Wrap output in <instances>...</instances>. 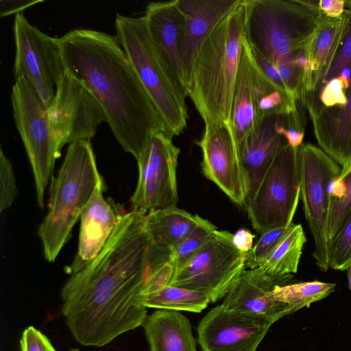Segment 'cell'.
<instances>
[{
	"label": "cell",
	"mask_w": 351,
	"mask_h": 351,
	"mask_svg": "<svg viewBox=\"0 0 351 351\" xmlns=\"http://www.w3.org/2000/svg\"><path fill=\"white\" fill-rule=\"evenodd\" d=\"M171 254L155 242L145 213L132 208L121 215L99 254L62 288V314L75 340L102 347L143 326L144 293Z\"/></svg>",
	"instance_id": "1"
},
{
	"label": "cell",
	"mask_w": 351,
	"mask_h": 351,
	"mask_svg": "<svg viewBox=\"0 0 351 351\" xmlns=\"http://www.w3.org/2000/svg\"><path fill=\"white\" fill-rule=\"evenodd\" d=\"M58 40L66 70L98 100L125 152L137 160L155 134L171 136L116 36L75 29Z\"/></svg>",
	"instance_id": "2"
},
{
	"label": "cell",
	"mask_w": 351,
	"mask_h": 351,
	"mask_svg": "<svg viewBox=\"0 0 351 351\" xmlns=\"http://www.w3.org/2000/svg\"><path fill=\"white\" fill-rule=\"evenodd\" d=\"M243 0L213 30L201 47L189 77L187 96L205 127L229 125L244 36Z\"/></svg>",
	"instance_id": "3"
},
{
	"label": "cell",
	"mask_w": 351,
	"mask_h": 351,
	"mask_svg": "<svg viewBox=\"0 0 351 351\" xmlns=\"http://www.w3.org/2000/svg\"><path fill=\"white\" fill-rule=\"evenodd\" d=\"M103 182L90 141L69 144L50 186V204L38 230L46 260L53 263L97 186Z\"/></svg>",
	"instance_id": "4"
},
{
	"label": "cell",
	"mask_w": 351,
	"mask_h": 351,
	"mask_svg": "<svg viewBox=\"0 0 351 351\" xmlns=\"http://www.w3.org/2000/svg\"><path fill=\"white\" fill-rule=\"evenodd\" d=\"M318 1L243 0L244 36L276 64L305 48L326 17Z\"/></svg>",
	"instance_id": "5"
},
{
	"label": "cell",
	"mask_w": 351,
	"mask_h": 351,
	"mask_svg": "<svg viewBox=\"0 0 351 351\" xmlns=\"http://www.w3.org/2000/svg\"><path fill=\"white\" fill-rule=\"evenodd\" d=\"M115 30L116 37L162 114L170 135L180 134L189 119L186 95L154 45L145 16L117 14Z\"/></svg>",
	"instance_id": "6"
},
{
	"label": "cell",
	"mask_w": 351,
	"mask_h": 351,
	"mask_svg": "<svg viewBox=\"0 0 351 351\" xmlns=\"http://www.w3.org/2000/svg\"><path fill=\"white\" fill-rule=\"evenodd\" d=\"M11 99L14 121L34 174L38 205L43 208L45 191L61 151L51 130L47 107L25 77L16 79Z\"/></svg>",
	"instance_id": "7"
},
{
	"label": "cell",
	"mask_w": 351,
	"mask_h": 351,
	"mask_svg": "<svg viewBox=\"0 0 351 351\" xmlns=\"http://www.w3.org/2000/svg\"><path fill=\"white\" fill-rule=\"evenodd\" d=\"M300 199L298 148L287 143L280 149L245 206L250 223L259 234L293 223Z\"/></svg>",
	"instance_id": "8"
},
{
	"label": "cell",
	"mask_w": 351,
	"mask_h": 351,
	"mask_svg": "<svg viewBox=\"0 0 351 351\" xmlns=\"http://www.w3.org/2000/svg\"><path fill=\"white\" fill-rule=\"evenodd\" d=\"M298 162L300 199L315 245L313 256L319 269L327 271L330 208L328 184L340 175L341 168L320 147L311 143L298 147Z\"/></svg>",
	"instance_id": "9"
},
{
	"label": "cell",
	"mask_w": 351,
	"mask_h": 351,
	"mask_svg": "<svg viewBox=\"0 0 351 351\" xmlns=\"http://www.w3.org/2000/svg\"><path fill=\"white\" fill-rule=\"evenodd\" d=\"M247 253L233 243V234L217 230L213 237L184 266L176 270L169 285L198 291L211 302L225 297L246 269Z\"/></svg>",
	"instance_id": "10"
},
{
	"label": "cell",
	"mask_w": 351,
	"mask_h": 351,
	"mask_svg": "<svg viewBox=\"0 0 351 351\" xmlns=\"http://www.w3.org/2000/svg\"><path fill=\"white\" fill-rule=\"evenodd\" d=\"M16 79L25 77L48 108L66 71L58 38L32 25L23 13L14 17Z\"/></svg>",
	"instance_id": "11"
},
{
	"label": "cell",
	"mask_w": 351,
	"mask_h": 351,
	"mask_svg": "<svg viewBox=\"0 0 351 351\" xmlns=\"http://www.w3.org/2000/svg\"><path fill=\"white\" fill-rule=\"evenodd\" d=\"M47 114L60 151L66 144L90 141L107 122L105 112L90 90L66 70Z\"/></svg>",
	"instance_id": "12"
},
{
	"label": "cell",
	"mask_w": 351,
	"mask_h": 351,
	"mask_svg": "<svg viewBox=\"0 0 351 351\" xmlns=\"http://www.w3.org/2000/svg\"><path fill=\"white\" fill-rule=\"evenodd\" d=\"M172 138L165 133L155 134L136 160L138 179L130 199L132 208L146 213L177 206L176 169L180 150Z\"/></svg>",
	"instance_id": "13"
},
{
	"label": "cell",
	"mask_w": 351,
	"mask_h": 351,
	"mask_svg": "<svg viewBox=\"0 0 351 351\" xmlns=\"http://www.w3.org/2000/svg\"><path fill=\"white\" fill-rule=\"evenodd\" d=\"M274 323L223 304L212 308L197 327L202 351H256Z\"/></svg>",
	"instance_id": "14"
},
{
	"label": "cell",
	"mask_w": 351,
	"mask_h": 351,
	"mask_svg": "<svg viewBox=\"0 0 351 351\" xmlns=\"http://www.w3.org/2000/svg\"><path fill=\"white\" fill-rule=\"evenodd\" d=\"M196 143L202 149V171L231 201L245 208L246 188L239 150L229 125L206 126Z\"/></svg>",
	"instance_id": "15"
},
{
	"label": "cell",
	"mask_w": 351,
	"mask_h": 351,
	"mask_svg": "<svg viewBox=\"0 0 351 351\" xmlns=\"http://www.w3.org/2000/svg\"><path fill=\"white\" fill-rule=\"evenodd\" d=\"M144 16L154 45L175 81L187 96L189 77L180 51L184 18L178 0L151 2L146 7Z\"/></svg>",
	"instance_id": "16"
},
{
	"label": "cell",
	"mask_w": 351,
	"mask_h": 351,
	"mask_svg": "<svg viewBox=\"0 0 351 351\" xmlns=\"http://www.w3.org/2000/svg\"><path fill=\"white\" fill-rule=\"evenodd\" d=\"M293 278V274L271 277L256 268L245 269L226 293L222 304L237 311L263 316L274 323L289 315V306L274 300L271 292L276 286L287 285Z\"/></svg>",
	"instance_id": "17"
},
{
	"label": "cell",
	"mask_w": 351,
	"mask_h": 351,
	"mask_svg": "<svg viewBox=\"0 0 351 351\" xmlns=\"http://www.w3.org/2000/svg\"><path fill=\"white\" fill-rule=\"evenodd\" d=\"M343 106L324 107L317 97L306 95L303 106L312 121L320 148L341 168L342 174L351 167V87Z\"/></svg>",
	"instance_id": "18"
},
{
	"label": "cell",
	"mask_w": 351,
	"mask_h": 351,
	"mask_svg": "<svg viewBox=\"0 0 351 351\" xmlns=\"http://www.w3.org/2000/svg\"><path fill=\"white\" fill-rule=\"evenodd\" d=\"M103 182L95 189L80 216L77 253L69 273L74 274L90 263L101 251L121 215L110 199L103 196Z\"/></svg>",
	"instance_id": "19"
},
{
	"label": "cell",
	"mask_w": 351,
	"mask_h": 351,
	"mask_svg": "<svg viewBox=\"0 0 351 351\" xmlns=\"http://www.w3.org/2000/svg\"><path fill=\"white\" fill-rule=\"evenodd\" d=\"M281 116L270 114L259 119L239 150L245 182V206L254 197L277 154L287 143L276 131Z\"/></svg>",
	"instance_id": "20"
},
{
	"label": "cell",
	"mask_w": 351,
	"mask_h": 351,
	"mask_svg": "<svg viewBox=\"0 0 351 351\" xmlns=\"http://www.w3.org/2000/svg\"><path fill=\"white\" fill-rule=\"evenodd\" d=\"M241 0H178L184 18L181 56L189 77L203 44L219 23Z\"/></svg>",
	"instance_id": "21"
},
{
	"label": "cell",
	"mask_w": 351,
	"mask_h": 351,
	"mask_svg": "<svg viewBox=\"0 0 351 351\" xmlns=\"http://www.w3.org/2000/svg\"><path fill=\"white\" fill-rule=\"evenodd\" d=\"M258 123L252 60L243 36L232 101L229 127L238 150Z\"/></svg>",
	"instance_id": "22"
},
{
	"label": "cell",
	"mask_w": 351,
	"mask_h": 351,
	"mask_svg": "<svg viewBox=\"0 0 351 351\" xmlns=\"http://www.w3.org/2000/svg\"><path fill=\"white\" fill-rule=\"evenodd\" d=\"M143 326L149 351H197L190 321L177 311L157 310Z\"/></svg>",
	"instance_id": "23"
},
{
	"label": "cell",
	"mask_w": 351,
	"mask_h": 351,
	"mask_svg": "<svg viewBox=\"0 0 351 351\" xmlns=\"http://www.w3.org/2000/svg\"><path fill=\"white\" fill-rule=\"evenodd\" d=\"M347 27L345 12L338 18L326 17L304 48L313 68V93L321 86L339 48Z\"/></svg>",
	"instance_id": "24"
},
{
	"label": "cell",
	"mask_w": 351,
	"mask_h": 351,
	"mask_svg": "<svg viewBox=\"0 0 351 351\" xmlns=\"http://www.w3.org/2000/svg\"><path fill=\"white\" fill-rule=\"evenodd\" d=\"M203 220L177 206L151 210L147 215L148 228L155 242L172 252Z\"/></svg>",
	"instance_id": "25"
},
{
	"label": "cell",
	"mask_w": 351,
	"mask_h": 351,
	"mask_svg": "<svg viewBox=\"0 0 351 351\" xmlns=\"http://www.w3.org/2000/svg\"><path fill=\"white\" fill-rule=\"evenodd\" d=\"M306 241L302 226L292 223L276 247L256 269L271 277L297 273Z\"/></svg>",
	"instance_id": "26"
},
{
	"label": "cell",
	"mask_w": 351,
	"mask_h": 351,
	"mask_svg": "<svg viewBox=\"0 0 351 351\" xmlns=\"http://www.w3.org/2000/svg\"><path fill=\"white\" fill-rule=\"evenodd\" d=\"M251 60L258 121L270 114L287 115L299 112L298 104L263 74L252 57Z\"/></svg>",
	"instance_id": "27"
},
{
	"label": "cell",
	"mask_w": 351,
	"mask_h": 351,
	"mask_svg": "<svg viewBox=\"0 0 351 351\" xmlns=\"http://www.w3.org/2000/svg\"><path fill=\"white\" fill-rule=\"evenodd\" d=\"M210 302L204 293L172 285H167L143 300L146 308L193 313H200Z\"/></svg>",
	"instance_id": "28"
},
{
	"label": "cell",
	"mask_w": 351,
	"mask_h": 351,
	"mask_svg": "<svg viewBox=\"0 0 351 351\" xmlns=\"http://www.w3.org/2000/svg\"><path fill=\"white\" fill-rule=\"evenodd\" d=\"M336 285L318 280L276 286L271 292L273 298L289 306V314L308 307L335 290Z\"/></svg>",
	"instance_id": "29"
},
{
	"label": "cell",
	"mask_w": 351,
	"mask_h": 351,
	"mask_svg": "<svg viewBox=\"0 0 351 351\" xmlns=\"http://www.w3.org/2000/svg\"><path fill=\"white\" fill-rule=\"evenodd\" d=\"M217 230L215 226L204 219L202 223L172 252L171 261L176 271L189 262L213 237Z\"/></svg>",
	"instance_id": "30"
},
{
	"label": "cell",
	"mask_w": 351,
	"mask_h": 351,
	"mask_svg": "<svg viewBox=\"0 0 351 351\" xmlns=\"http://www.w3.org/2000/svg\"><path fill=\"white\" fill-rule=\"evenodd\" d=\"M329 267L344 271L351 265V211L328 246Z\"/></svg>",
	"instance_id": "31"
},
{
	"label": "cell",
	"mask_w": 351,
	"mask_h": 351,
	"mask_svg": "<svg viewBox=\"0 0 351 351\" xmlns=\"http://www.w3.org/2000/svg\"><path fill=\"white\" fill-rule=\"evenodd\" d=\"M291 225L287 227L271 229L261 234L256 243L247 253L246 268L252 269L258 267L276 247Z\"/></svg>",
	"instance_id": "32"
},
{
	"label": "cell",
	"mask_w": 351,
	"mask_h": 351,
	"mask_svg": "<svg viewBox=\"0 0 351 351\" xmlns=\"http://www.w3.org/2000/svg\"><path fill=\"white\" fill-rule=\"evenodd\" d=\"M339 177L344 180L346 192L341 199L330 197L328 246L351 211V167Z\"/></svg>",
	"instance_id": "33"
},
{
	"label": "cell",
	"mask_w": 351,
	"mask_h": 351,
	"mask_svg": "<svg viewBox=\"0 0 351 351\" xmlns=\"http://www.w3.org/2000/svg\"><path fill=\"white\" fill-rule=\"evenodd\" d=\"M344 12L347 16V27L335 57L324 77L320 88L331 79L337 77L344 67L351 69V0L345 1Z\"/></svg>",
	"instance_id": "34"
},
{
	"label": "cell",
	"mask_w": 351,
	"mask_h": 351,
	"mask_svg": "<svg viewBox=\"0 0 351 351\" xmlns=\"http://www.w3.org/2000/svg\"><path fill=\"white\" fill-rule=\"evenodd\" d=\"M18 194V189L9 158L0 151V212L10 207Z\"/></svg>",
	"instance_id": "35"
},
{
	"label": "cell",
	"mask_w": 351,
	"mask_h": 351,
	"mask_svg": "<svg viewBox=\"0 0 351 351\" xmlns=\"http://www.w3.org/2000/svg\"><path fill=\"white\" fill-rule=\"evenodd\" d=\"M317 101L325 108L343 106L348 103V96L343 80L339 77L331 79L315 93Z\"/></svg>",
	"instance_id": "36"
},
{
	"label": "cell",
	"mask_w": 351,
	"mask_h": 351,
	"mask_svg": "<svg viewBox=\"0 0 351 351\" xmlns=\"http://www.w3.org/2000/svg\"><path fill=\"white\" fill-rule=\"evenodd\" d=\"M20 346L21 351H57L47 337L32 326L24 330Z\"/></svg>",
	"instance_id": "37"
},
{
	"label": "cell",
	"mask_w": 351,
	"mask_h": 351,
	"mask_svg": "<svg viewBox=\"0 0 351 351\" xmlns=\"http://www.w3.org/2000/svg\"><path fill=\"white\" fill-rule=\"evenodd\" d=\"M276 131L293 148H298L303 143L304 131L292 125H287L285 122V115L281 116L276 125Z\"/></svg>",
	"instance_id": "38"
},
{
	"label": "cell",
	"mask_w": 351,
	"mask_h": 351,
	"mask_svg": "<svg viewBox=\"0 0 351 351\" xmlns=\"http://www.w3.org/2000/svg\"><path fill=\"white\" fill-rule=\"evenodd\" d=\"M43 1L41 0H1L0 16L5 17L12 14L23 13L25 9Z\"/></svg>",
	"instance_id": "39"
},
{
	"label": "cell",
	"mask_w": 351,
	"mask_h": 351,
	"mask_svg": "<svg viewBox=\"0 0 351 351\" xmlns=\"http://www.w3.org/2000/svg\"><path fill=\"white\" fill-rule=\"evenodd\" d=\"M345 1L343 0H319L317 4L326 16L338 18L344 12Z\"/></svg>",
	"instance_id": "40"
},
{
	"label": "cell",
	"mask_w": 351,
	"mask_h": 351,
	"mask_svg": "<svg viewBox=\"0 0 351 351\" xmlns=\"http://www.w3.org/2000/svg\"><path fill=\"white\" fill-rule=\"evenodd\" d=\"M255 235L244 228L239 229L233 234V243L240 251L247 253L253 247Z\"/></svg>",
	"instance_id": "41"
},
{
	"label": "cell",
	"mask_w": 351,
	"mask_h": 351,
	"mask_svg": "<svg viewBox=\"0 0 351 351\" xmlns=\"http://www.w3.org/2000/svg\"><path fill=\"white\" fill-rule=\"evenodd\" d=\"M328 192L330 197L341 199L346 192V185L343 179L339 176L331 180L328 184Z\"/></svg>",
	"instance_id": "42"
},
{
	"label": "cell",
	"mask_w": 351,
	"mask_h": 351,
	"mask_svg": "<svg viewBox=\"0 0 351 351\" xmlns=\"http://www.w3.org/2000/svg\"><path fill=\"white\" fill-rule=\"evenodd\" d=\"M347 271V276L348 280V286L350 289L351 290V265L346 269Z\"/></svg>",
	"instance_id": "43"
}]
</instances>
